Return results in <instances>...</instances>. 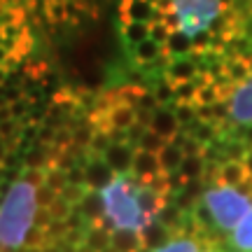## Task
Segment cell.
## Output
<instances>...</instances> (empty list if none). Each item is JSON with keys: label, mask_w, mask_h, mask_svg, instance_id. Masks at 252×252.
<instances>
[{"label": "cell", "mask_w": 252, "mask_h": 252, "mask_svg": "<svg viewBox=\"0 0 252 252\" xmlns=\"http://www.w3.org/2000/svg\"><path fill=\"white\" fill-rule=\"evenodd\" d=\"M35 187L26 180H14L0 203V248H24L28 231L35 224Z\"/></svg>", "instance_id": "1"}, {"label": "cell", "mask_w": 252, "mask_h": 252, "mask_svg": "<svg viewBox=\"0 0 252 252\" xmlns=\"http://www.w3.org/2000/svg\"><path fill=\"white\" fill-rule=\"evenodd\" d=\"M250 208L252 198L238 187L213 185L203 191L194 217L198 226H208V222H213L220 231H234L238 222L250 213Z\"/></svg>", "instance_id": "2"}, {"label": "cell", "mask_w": 252, "mask_h": 252, "mask_svg": "<svg viewBox=\"0 0 252 252\" xmlns=\"http://www.w3.org/2000/svg\"><path fill=\"white\" fill-rule=\"evenodd\" d=\"M138 180H131L126 175H117L103 189V201H105V220L115 229H131L143 234L154 220L143 213V208L138 203Z\"/></svg>", "instance_id": "3"}, {"label": "cell", "mask_w": 252, "mask_h": 252, "mask_svg": "<svg viewBox=\"0 0 252 252\" xmlns=\"http://www.w3.org/2000/svg\"><path fill=\"white\" fill-rule=\"evenodd\" d=\"M226 9L222 0H173V14L178 19V31L196 40L210 31L213 21Z\"/></svg>", "instance_id": "4"}, {"label": "cell", "mask_w": 252, "mask_h": 252, "mask_svg": "<svg viewBox=\"0 0 252 252\" xmlns=\"http://www.w3.org/2000/svg\"><path fill=\"white\" fill-rule=\"evenodd\" d=\"M229 119L236 126H252V77L243 84H236L229 96Z\"/></svg>", "instance_id": "5"}, {"label": "cell", "mask_w": 252, "mask_h": 252, "mask_svg": "<svg viewBox=\"0 0 252 252\" xmlns=\"http://www.w3.org/2000/svg\"><path fill=\"white\" fill-rule=\"evenodd\" d=\"M198 72H201V56L189 54L182 59H173L168 63V68L163 70V80L171 82V84H180V82L196 80Z\"/></svg>", "instance_id": "6"}, {"label": "cell", "mask_w": 252, "mask_h": 252, "mask_svg": "<svg viewBox=\"0 0 252 252\" xmlns=\"http://www.w3.org/2000/svg\"><path fill=\"white\" fill-rule=\"evenodd\" d=\"M84 175H87V189H91V191H103L110 182L117 178L115 171L108 166V161L103 157H98V154L89 157V161L84 166Z\"/></svg>", "instance_id": "7"}, {"label": "cell", "mask_w": 252, "mask_h": 252, "mask_svg": "<svg viewBox=\"0 0 252 252\" xmlns=\"http://www.w3.org/2000/svg\"><path fill=\"white\" fill-rule=\"evenodd\" d=\"M210 178L215 185H224V187H243L245 182L250 180L248 178V171H245V163L238 161V159H229V161H222L217 168H210Z\"/></svg>", "instance_id": "8"}, {"label": "cell", "mask_w": 252, "mask_h": 252, "mask_svg": "<svg viewBox=\"0 0 252 252\" xmlns=\"http://www.w3.org/2000/svg\"><path fill=\"white\" fill-rule=\"evenodd\" d=\"M103 159L115 171V175H128L133 171L135 147L131 143H112L108 147V152L103 154Z\"/></svg>", "instance_id": "9"}, {"label": "cell", "mask_w": 252, "mask_h": 252, "mask_svg": "<svg viewBox=\"0 0 252 252\" xmlns=\"http://www.w3.org/2000/svg\"><path fill=\"white\" fill-rule=\"evenodd\" d=\"M133 178L140 185L152 182L154 178H159L163 173L161 161H159V154L154 152H145V150H135V159H133Z\"/></svg>", "instance_id": "10"}, {"label": "cell", "mask_w": 252, "mask_h": 252, "mask_svg": "<svg viewBox=\"0 0 252 252\" xmlns=\"http://www.w3.org/2000/svg\"><path fill=\"white\" fill-rule=\"evenodd\" d=\"M154 17H157V7L150 0H122L119 5V24H128V21L152 24Z\"/></svg>", "instance_id": "11"}, {"label": "cell", "mask_w": 252, "mask_h": 252, "mask_svg": "<svg viewBox=\"0 0 252 252\" xmlns=\"http://www.w3.org/2000/svg\"><path fill=\"white\" fill-rule=\"evenodd\" d=\"M150 128H152L154 133L161 135L163 140H168V143H171L173 138L180 133V122H178V117H175V112H173L171 108L161 105V108H157L152 112Z\"/></svg>", "instance_id": "12"}, {"label": "cell", "mask_w": 252, "mask_h": 252, "mask_svg": "<svg viewBox=\"0 0 252 252\" xmlns=\"http://www.w3.org/2000/svg\"><path fill=\"white\" fill-rule=\"evenodd\" d=\"M161 56H163V45L154 42L152 37L145 40V42H140V45H135L133 49H131V59H133V63L143 65V68H152Z\"/></svg>", "instance_id": "13"}, {"label": "cell", "mask_w": 252, "mask_h": 252, "mask_svg": "<svg viewBox=\"0 0 252 252\" xmlns=\"http://www.w3.org/2000/svg\"><path fill=\"white\" fill-rule=\"evenodd\" d=\"M112 250L115 252H140L145 250L143 234L131 229H115L112 231Z\"/></svg>", "instance_id": "14"}, {"label": "cell", "mask_w": 252, "mask_h": 252, "mask_svg": "<svg viewBox=\"0 0 252 252\" xmlns=\"http://www.w3.org/2000/svg\"><path fill=\"white\" fill-rule=\"evenodd\" d=\"M84 245L91 252H105L108 248H112V234H110V229L103 226L100 222H94V226L84 234Z\"/></svg>", "instance_id": "15"}, {"label": "cell", "mask_w": 252, "mask_h": 252, "mask_svg": "<svg viewBox=\"0 0 252 252\" xmlns=\"http://www.w3.org/2000/svg\"><path fill=\"white\" fill-rule=\"evenodd\" d=\"M80 213L84 215V220H91V222H98L100 217L105 215V201H103V194L100 191H87L84 198L80 201Z\"/></svg>", "instance_id": "16"}, {"label": "cell", "mask_w": 252, "mask_h": 252, "mask_svg": "<svg viewBox=\"0 0 252 252\" xmlns=\"http://www.w3.org/2000/svg\"><path fill=\"white\" fill-rule=\"evenodd\" d=\"M231 245L238 252H252V208L231 231Z\"/></svg>", "instance_id": "17"}, {"label": "cell", "mask_w": 252, "mask_h": 252, "mask_svg": "<svg viewBox=\"0 0 252 252\" xmlns=\"http://www.w3.org/2000/svg\"><path fill=\"white\" fill-rule=\"evenodd\" d=\"M163 52L171 56V59H182V56H189L194 52V40L187 37L182 31H173L168 42L163 45Z\"/></svg>", "instance_id": "18"}, {"label": "cell", "mask_w": 252, "mask_h": 252, "mask_svg": "<svg viewBox=\"0 0 252 252\" xmlns=\"http://www.w3.org/2000/svg\"><path fill=\"white\" fill-rule=\"evenodd\" d=\"M152 252H203V241L201 238H196V236H175V238H171L166 245H161V248H157V250Z\"/></svg>", "instance_id": "19"}, {"label": "cell", "mask_w": 252, "mask_h": 252, "mask_svg": "<svg viewBox=\"0 0 252 252\" xmlns=\"http://www.w3.org/2000/svg\"><path fill=\"white\" fill-rule=\"evenodd\" d=\"M119 33H122V40L126 45H140L145 40H150V24H143V21H128V24H119Z\"/></svg>", "instance_id": "20"}, {"label": "cell", "mask_w": 252, "mask_h": 252, "mask_svg": "<svg viewBox=\"0 0 252 252\" xmlns=\"http://www.w3.org/2000/svg\"><path fill=\"white\" fill-rule=\"evenodd\" d=\"M168 241H171V238H168V226L163 224V222H159V220H154L152 224L143 231L145 250H147V248H150V250H157V248L166 245Z\"/></svg>", "instance_id": "21"}, {"label": "cell", "mask_w": 252, "mask_h": 252, "mask_svg": "<svg viewBox=\"0 0 252 252\" xmlns=\"http://www.w3.org/2000/svg\"><path fill=\"white\" fill-rule=\"evenodd\" d=\"M159 161H161V168L163 173H175L180 171L182 161H185V152H182V147H178V145L168 143L166 147H163L161 152H159Z\"/></svg>", "instance_id": "22"}, {"label": "cell", "mask_w": 252, "mask_h": 252, "mask_svg": "<svg viewBox=\"0 0 252 252\" xmlns=\"http://www.w3.org/2000/svg\"><path fill=\"white\" fill-rule=\"evenodd\" d=\"M206 159H203V154H191V157H185V161H182L180 166V175L185 178V180H196V178H201L203 173H206Z\"/></svg>", "instance_id": "23"}, {"label": "cell", "mask_w": 252, "mask_h": 252, "mask_svg": "<svg viewBox=\"0 0 252 252\" xmlns=\"http://www.w3.org/2000/svg\"><path fill=\"white\" fill-rule=\"evenodd\" d=\"M220 100H224V96H222V89H220L215 82L210 80L208 84H201V87H198L194 105H215V103H220Z\"/></svg>", "instance_id": "24"}, {"label": "cell", "mask_w": 252, "mask_h": 252, "mask_svg": "<svg viewBox=\"0 0 252 252\" xmlns=\"http://www.w3.org/2000/svg\"><path fill=\"white\" fill-rule=\"evenodd\" d=\"M168 145V140H163L159 133H154L152 128H147L143 133V138L138 140V150H145V152H154V154H159Z\"/></svg>", "instance_id": "25"}, {"label": "cell", "mask_w": 252, "mask_h": 252, "mask_svg": "<svg viewBox=\"0 0 252 252\" xmlns=\"http://www.w3.org/2000/svg\"><path fill=\"white\" fill-rule=\"evenodd\" d=\"M196 91H198V84L194 80L173 84V96H175V103H191V105H194V100H196Z\"/></svg>", "instance_id": "26"}, {"label": "cell", "mask_w": 252, "mask_h": 252, "mask_svg": "<svg viewBox=\"0 0 252 252\" xmlns=\"http://www.w3.org/2000/svg\"><path fill=\"white\" fill-rule=\"evenodd\" d=\"M45 185L61 194L63 187L68 185V173L61 171V168H47L45 171Z\"/></svg>", "instance_id": "27"}, {"label": "cell", "mask_w": 252, "mask_h": 252, "mask_svg": "<svg viewBox=\"0 0 252 252\" xmlns=\"http://www.w3.org/2000/svg\"><path fill=\"white\" fill-rule=\"evenodd\" d=\"M173 112H175V117H178L180 126L194 124V122L198 119V117H196V105H191V103H175Z\"/></svg>", "instance_id": "28"}, {"label": "cell", "mask_w": 252, "mask_h": 252, "mask_svg": "<svg viewBox=\"0 0 252 252\" xmlns=\"http://www.w3.org/2000/svg\"><path fill=\"white\" fill-rule=\"evenodd\" d=\"M56 198H59V191H54L52 187H47V185L35 187V203H37V208H52L56 203Z\"/></svg>", "instance_id": "29"}, {"label": "cell", "mask_w": 252, "mask_h": 252, "mask_svg": "<svg viewBox=\"0 0 252 252\" xmlns=\"http://www.w3.org/2000/svg\"><path fill=\"white\" fill-rule=\"evenodd\" d=\"M171 33H173V28L168 26L166 21H154V24H150V37H152L154 42H159V45H166Z\"/></svg>", "instance_id": "30"}, {"label": "cell", "mask_w": 252, "mask_h": 252, "mask_svg": "<svg viewBox=\"0 0 252 252\" xmlns=\"http://www.w3.org/2000/svg\"><path fill=\"white\" fill-rule=\"evenodd\" d=\"M87 191H89L87 187H77V185H65V187H63V191L59 194V196H61L63 201H68L70 206H75V203L80 206V201L84 198V194H87Z\"/></svg>", "instance_id": "31"}, {"label": "cell", "mask_w": 252, "mask_h": 252, "mask_svg": "<svg viewBox=\"0 0 252 252\" xmlns=\"http://www.w3.org/2000/svg\"><path fill=\"white\" fill-rule=\"evenodd\" d=\"M154 96H157V100H159V105H166V103H171V100H175V96H173V84L171 82L163 80L159 87H157V91H154Z\"/></svg>", "instance_id": "32"}, {"label": "cell", "mask_w": 252, "mask_h": 252, "mask_svg": "<svg viewBox=\"0 0 252 252\" xmlns=\"http://www.w3.org/2000/svg\"><path fill=\"white\" fill-rule=\"evenodd\" d=\"M47 241V231L45 229H31L28 231V236H26V243L24 245H28V248H37V245H42Z\"/></svg>", "instance_id": "33"}, {"label": "cell", "mask_w": 252, "mask_h": 252, "mask_svg": "<svg viewBox=\"0 0 252 252\" xmlns=\"http://www.w3.org/2000/svg\"><path fill=\"white\" fill-rule=\"evenodd\" d=\"M52 222H54V217H52V213H49V208H37V213H35L37 229H47Z\"/></svg>", "instance_id": "34"}, {"label": "cell", "mask_w": 252, "mask_h": 252, "mask_svg": "<svg viewBox=\"0 0 252 252\" xmlns=\"http://www.w3.org/2000/svg\"><path fill=\"white\" fill-rule=\"evenodd\" d=\"M243 163H245V171H248V178L252 180V145L248 147V152L243 157Z\"/></svg>", "instance_id": "35"}, {"label": "cell", "mask_w": 252, "mask_h": 252, "mask_svg": "<svg viewBox=\"0 0 252 252\" xmlns=\"http://www.w3.org/2000/svg\"><path fill=\"white\" fill-rule=\"evenodd\" d=\"M5 159H7V145H5V140L0 138V166L5 163Z\"/></svg>", "instance_id": "36"}, {"label": "cell", "mask_w": 252, "mask_h": 252, "mask_svg": "<svg viewBox=\"0 0 252 252\" xmlns=\"http://www.w3.org/2000/svg\"><path fill=\"white\" fill-rule=\"evenodd\" d=\"M238 189H241V191H245V194H248V196L252 198V180H248V182L243 185V187H238Z\"/></svg>", "instance_id": "37"}, {"label": "cell", "mask_w": 252, "mask_h": 252, "mask_svg": "<svg viewBox=\"0 0 252 252\" xmlns=\"http://www.w3.org/2000/svg\"><path fill=\"white\" fill-rule=\"evenodd\" d=\"M2 42H5V35H2V28H0V47H2Z\"/></svg>", "instance_id": "38"}, {"label": "cell", "mask_w": 252, "mask_h": 252, "mask_svg": "<svg viewBox=\"0 0 252 252\" xmlns=\"http://www.w3.org/2000/svg\"><path fill=\"white\" fill-rule=\"evenodd\" d=\"M208 252H220V250H208Z\"/></svg>", "instance_id": "39"}, {"label": "cell", "mask_w": 252, "mask_h": 252, "mask_svg": "<svg viewBox=\"0 0 252 252\" xmlns=\"http://www.w3.org/2000/svg\"><path fill=\"white\" fill-rule=\"evenodd\" d=\"M47 252H56V250H47Z\"/></svg>", "instance_id": "40"}]
</instances>
